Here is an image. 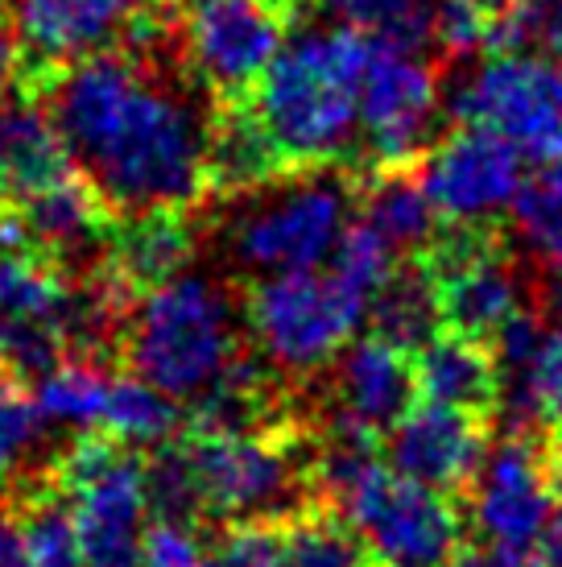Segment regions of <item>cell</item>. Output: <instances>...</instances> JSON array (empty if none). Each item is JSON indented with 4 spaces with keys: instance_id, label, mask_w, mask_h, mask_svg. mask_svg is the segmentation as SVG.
Returning a JSON list of instances; mask_svg holds the SVG:
<instances>
[{
    "instance_id": "cell-30",
    "label": "cell",
    "mask_w": 562,
    "mask_h": 567,
    "mask_svg": "<svg viewBox=\"0 0 562 567\" xmlns=\"http://www.w3.org/2000/svg\"><path fill=\"white\" fill-rule=\"evenodd\" d=\"M517 237L547 269H562V158L542 162L513 204Z\"/></svg>"
},
{
    "instance_id": "cell-38",
    "label": "cell",
    "mask_w": 562,
    "mask_h": 567,
    "mask_svg": "<svg viewBox=\"0 0 562 567\" xmlns=\"http://www.w3.org/2000/svg\"><path fill=\"white\" fill-rule=\"evenodd\" d=\"M538 559H542V567H562V502H559V509H550L547 526H542Z\"/></svg>"
},
{
    "instance_id": "cell-15",
    "label": "cell",
    "mask_w": 562,
    "mask_h": 567,
    "mask_svg": "<svg viewBox=\"0 0 562 567\" xmlns=\"http://www.w3.org/2000/svg\"><path fill=\"white\" fill-rule=\"evenodd\" d=\"M9 25L21 59L42 80L95 54L128 50L149 30L133 0H9Z\"/></svg>"
},
{
    "instance_id": "cell-33",
    "label": "cell",
    "mask_w": 562,
    "mask_h": 567,
    "mask_svg": "<svg viewBox=\"0 0 562 567\" xmlns=\"http://www.w3.org/2000/svg\"><path fill=\"white\" fill-rule=\"evenodd\" d=\"M38 423H42V414L33 406L30 385L0 369V488L21 468L33 435H38Z\"/></svg>"
},
{
    "instance_id": "cell-21",
    "label": "cell",
    "mask_w": 562,
    "mask_h": 567,
    "mask_svg": "<svg viewBox=\"0 0 562 567\" xmlns=\"http://www.w3.org/2000/svg\"><path fill=\"white\" fill-rule=\"evenodd\" d=\"M285 162L278 158L266 128L244 100H228V109L211 116V137H207V183L219 195H249L281 178Z\"/></svg>"
},
{
    "instance_id": "cell-13",
    "label": "cell",
    "mask_w": 562,
    "mask_h": 567,
    "mask_svg": "<svg viewBox=\"0 0 562 567\" xmlns=\"http://www.w3.org/2000/svg\"><path fill=\"white\" fill-rule=\"evenodd\" d=\"M521 150L500 133L480 125H459L422 158V187L447 224H488L513 212L525 166Z\"/></svg>"
},
{
    "instance_id": "cell-6",
    "label": "cell",
    "mask_w": 562,
    "mask_h": 567,
    "mask_svg": "<svg viewBox=\"0 0 562 567\" xmlns=\"http://www.w3.org/2000/svg\"><path fill=\"white\" fill-rule=\"evenodd\" d=\"M66 488L87 567H140L149 535L145 452L108 431H83L50 468Z\"/></svg>"
},
{
    "instance_id": "cell-39",
    "label": "cell",
    "mask_w": 562,
    "mask_h": 567,
    "mask_svg": "<svg viewBox=\"0 0 562 567\" xmlns=\"http://www.w3.org/2000/svg\"><path fill=\"white\" fill-rule=\"evenodd\" d=\"M17 63H21V50H17L13 25H9V21H0V95H4L9 80L17 75Z\"/></svg>"
},
{
    "instance_id": "cell-2",
    "label": "cell",
    "mask_w": 562,
    "mask_h": 567,
    "mask_svg": "<svg viewBox=\"0 0 562 567\" xmlns=\"http://www.w3.org/2000/svg\"><path fill=\"white\" fill-rule=\"evenodd\" d=\"M373 38L340 30L302 33L285 42L244 104L266 128L285 171L340 166L360 145V80Z\"/></svg>"
},
{
    "instance_id": "cell-22",
    "label": "cell",
    "mask_w": 562,
    "mask_h": 567,
    "mask_svg": "<svg viewBox=\"0 0 562 567\" xmlns=\"http://www.w3.org/2000/svg\"><path fill=\"white\" fill-rule=\"evenodd\" d=\"M368 323H373V336L406 348V352H418L422 344H430L443 331V302H438L435 269L426 266L422 252L397 261L389 282L376 290L373 307H368Z\"/></svg>"
},
{
    "instance_id": "cell-9",
    "label": "cell",
    "mask_w": 562,
    "mask_h": 567,
    "mask_svg": "<svg viewBox=\"0 0 562 567\" xmlns=\"http://www.w3.org/2000/svg\"><path fill=\"white\" fill-rule=\"evenodd\" d=\"M455 502L451 493L381 464L344 505V518L364 535L381 567H443L464 551V514Z\"/></svg>"
},
{
    "instance_id": "cell-25",
    "label": "cell",
    "mask_w": 562,
    "mask_h": 567,
    "mask_svg": "<svg viewBox=\"0 0 562 567\" xmlns=\"http://www.w3.org/2000/svg\"><path fill=\"white\" fill-rule=\"evenodd\" d=\"M281 567H381L373 547L356 526L331 505L314 502L311 509L281 522Z\"/></svg>"
},
{
    "instance_id": "cell-40",
    "label": "cell",
    "mask_w": 562,
    "mask_h": 567,
    "mask_svg": "<svg viewBox=\"0 0 562 567\" xmlns=\"http://www.w3.org/2000/svg\"><path fill=\"white\" fill-rule=\"evenodd\" d=\"M547 481L554 502H562V431L547 435Z\"/></svg>"
},
{
    "instance_id": "cell-20",
    "label": "cell",
    "mask_w": 562,
    "mask_h": 567,
    "mask_svg": "<svg viewBox=\"0 0 562 567\" xmlns=\"http://www.w3.org/2000/svg\"><path fill=\"white\" fill-rule=\"evenodd\" d=\"M414 373L422 402H443L485 419H492V410L500 406V364L485 340L443 328L430 344L414 352Z\"/></svg>"
},
{
    "instance_id": "cell-36",
    "label": "cell",
    "mask_w": 562,
    "mask_h": 567,
    "mask_svg": "<svg viewBox=\"0 0 562 567\" xmlns=\"http://www.w3.org/2000/svg\"><path fill=\"white\" fill-rule=\"evenodd\" d=\"M219 567H281V522H236L216 543Z\"/></svg>"
},
{
    "instance_id": "cell-32",
    "label": "cell",
    "mask_w": 562,
    "mask_h": 567,
    "mask_svg": "<svg viewBox=\"0 0 562 567\" xmlns=\"http://www.w3.org/2000/svg\"><path fill=\"white\" fill-rule=\"evenodd\" d=\"M145 497H149L154 522H190L195 526V522L204 518L187 435L157 443V447L145 452Z\"/></svg>"
},
{
    "instance_id": "cell-5",
    "label": "cell",
    "mask_w": 562,
    "mask_h": 567,
    "mask_svg": "<svg viewBox=\"0 0 562 567\" xmlns=\"http://www.w3.org/2000/svg\"><path fill=\"white\" fill-rule=\"evenodd\" d=\"M204 518L290 522L314 505L306 435L290 419L249 435H187Z\"/></svg>"
},
{
    "instance_id": "cell-14",
    "label": "cell",
    "mask_w": 562,
    "mask_h": 567,
    "mask_svg": "<svg viewBox=\"0 0 562 567\" xmlns=\"http://www.w3.org/2000/svg\"><path fill=\"white\" fill-rule=\"evenodd\" d=\"M471 522L497 551H533L550 518L547 435L542 431H504L488 447L485 464L468 488Z\"/></svg>"
},
{
    "instance_id": "cell-7",
    "label": "cell",
    "mask_w": 562,
    "mask_h": 567,
    "mask_svg": "<svg viewBox=\"0 0 562 567\" xmlns=\"http://www.w3.org/2000/svg\"><path fill=\"white\" fill-rule=\"evenodd\" d=\"M244 319L273 369L306 378L335 364V357L352 344V331L364 323V311L335 286L331 274L294 269L252 282Z\"/></svg>"
},
{
    "instance_id": "cell-37",
    "label": "cell",
    "mask_w": 562,
    "mask_h": 567,
    "mask_svg": "<svg viewBox=\"0 0 562 567\" xmlns=\"http://www.w3.org/2000/svg\"><path fill=\"white\" fill-rule=\"evenodd\" d=\"M0 567H30L17 497H4V493H0Z\"/></svg>"
},
{
    "instance_id": "cell-16",
    "label": "cell",
    "mask_w": 562,
    "mask_h": 567,
    "mask_svg": "<svg viewBox=\"0 0 562 567\" xmlns=\"http://www.w3.org/2000/svg\"><path fill=\"white\" fill-rule=\"evenodd\" d=\"M488 423L492 419L485 414L418 398L406 419L381 435V447L393 473L459 497L471 488L488 456Z\"/></svg>"
},
{
    "instance_id": "cell-8",
    "label": "cell",
    "mask_w": 562,
    "mask_h": 567,
    "mask_svg": "<svg viewBox=\"0 0 562 567\" xmlns=\"http://www.w3.org/2000/svg\"><path fill=\"white\" fill-rule=\"evenodd\" d=\"M459 125H480L513 142L525 158H562V63L525 50H492L447 100Z\"/></svg>"
},
{
    "instance_id": "cell-11",
    "label": "cell",
    "mask_w": 562,
    "mask_h": 567,
    "mask_svg": "<svg viewBox=\"0 0 562 567\" xmlns=\"http://www.w3.org/2000/svg\"><path fill=\"white\" fill-rule=\"evenodd\" d=\"M422 257L435 269L443 328L492 344V336L521 311V282L488 224H451Z\"/></svg>"
},
{
    "instance_id": "cell-35",
    "label": "cell",
    "mask_w": 562,
    "mask_h": 567,
    "mask_svg": "<svg viewBox=\"0 0 562 567\" xmlns=\"http://www.w3.org/2000/svg\"><path fill=\"white\" fill-rule=\"evenodd\" d=\"M140 567H219V555L190 522H149Z\"/></svg>"
},
{
    "instance_id": "cell-34",
    "label": "cell",
    "mask_w": 562,
    "mask_h": 567,
    "mask_svg": "<svg viewBox=\"0 0 562 567\" xmlns=\"http://www.w3.org/2000/svg\"><path fill=\"white\" fill-rule=\"evenodd\" d=\"M525 42L562 59V0H517L500 21L497 50H521Z\"/></svg>"
},
{
    "instance_id": "cell-17",
    "label": "cell",
    "mask_w": 562,
    "mask_h": 567,
    "mask_svg": "<svg viewBox=\"0 0 562 567\" xmlns=\"http://www.w3.org/2000/svg\"><path fill=\"white\" fill-rule=\"evenodd\" d=\"M418 402L414 352L381 336H364L335 357V410L376 435L402 423Z\"/></svg>"
},
{
    "instance_id": "cell-29",
    "label": "cell",
    "mask_w": 562,
    "mask_h": 567,
    "mask_svg": "<svg viewBox=\"0 0 562 567\" xmlns=\"http://www.w3.org/2000/svg\"><path fill=\"white\" fill-rule=\"evenodd\" d=\"M340 25L373 38L381 47L426 50L435 47V0H323Z\"/></svg>"
},
{
    "instance_id": "cell-28",
    "label": "cell",
    "mask_w": 562,
    "mask_h": 567,
    "mask_svg": "<svg viewBox=\"0 0 562 567\" xmlns=\"http://www.w3.org/2000/svg\"><path fill=\"white\" fill-rule=\"evenodd\" d=\"M112 378L104 364L92 357H66L59 369H50L33 390V406L42 414V423H66L92 431L104 419Z\"/></svg>"
},
{
    "instance_id": "cell-24",
    "label": "cell",
    "mask_w": 562,
    "mask_h": 567,
    "mask_svg": "<svg viewBox=\"0 0 562 567\" xmlns=\"http://www.w3.org/2000/svg\"><path fill=\"white\" fill-rule=\"evenodd\" d=\"M509 431H562V328L547 331L530 361L500 378Z\"/></svg>"
},
{
    "instance_id": "cell-10",
    "label": "cell",
    "mask_w": 562,
    "mask_h": 567,
    "mask_svg": "<svg viewBox=\"0 0 562 567\" xmlns=\"http://www.w3.org/2000/svg\"><path fill=\"white\" fill-rule=\"evenodd\" d=\"M443 109V83L418 50L373 42L360 80V145L376 171H406L426 158Z\"/></svg>"
},
{
    "instance_id": "cell-44",
    "label": "cell",
    "mask_w": 562,
    "mask_h": 567,
    "mask_svg": "<svg viewBox=\"0 0 562 567\" xmlns=\"http://www.w3.org/2000/svg\"><path fill=\"white\" fill-rule=\"evenodd\" d=\"M137 9H154V4H162V0H133Z\"/></svg>"
},
{
    "instance_id": "cell-18",
    "label": "cell",
    "mask_w": 562,
    "mask_h": 567,
    "mask_svg": "<svg viewBox=\"0 0 562 567\" xmlns=\"http://www.w3.org/2000/svg\"><path fill=\"white\" fill-rule=\"evenodd\" d=\"M66 174H75V162L46 104L0 95V212H13Z\"/></svg>"
},
{
    "instance_id": "cell-1",
    "label": "cell",
    "mask_w": 562,
    "mask_h": 567,
    "mask_svg": "<svg viewBox=\"0 0 562 567\" xmlns=\"http://www.w3.org/2000/svg\"><path fill=\"white\" fill-rule=\"evenodd\" d=\"M46 109L75 171L116 220L187 212L204 199L211 121L162 71L128 50H108L42 80Z\"/></svg>"
},
{
    "instance_id": "cell-27",
    "label": "cell",
    "mask_w": 562,
    "mask_h": 567,
    "mask_svg": "<svg viewBox=\"0 0 562 567\" xmlns=\"http://www.w3.org/2000/svg\"><path fill=\"white\" fill-rule=\"evenodd\" d=\"M100 431H108L116 440L133 443V447H157L166 440H178L183 431V410L170 394H162L157 385L140 381L137 373L112 378L108 402H104V419Z\"/></svg>"
},
{
    "instance_id": "cell-41",
    "label": "cell",
    "mask_w": 562,
    "mask_h": 567,
    "mask_svg": "<svg viewBox=\"0 0 562 567\" xmlns=\"http://www.w3.org/2000/svg\"><path fill=\"white\" fill-rule=\"evenodd\" d=\"M480 567H542V559L530 551H497V547H488V551H480Z\"/></svg>"
},
{
    "instance_id": "cell-12",
    "label": "cell",
    "mask_w": 562,
    "mask_h": 567,
    "mask_svg": "<svg viewBox=\"0 0 562 567\" xmlns=\"http://www.w3.org/2000/svg\"><path fill=\"white\" fill-rule=\"evenodd\" d=\"M285 25L273 0H195L183 33L190 71L223 100H244L285 50Z\"/></svg>"
},
{
    "instance_id": "cell-31",
    "label": "cell",
    "mask_w": 562,
    "mask_h": 567,
    "mask_svg": "<svg viewBox=\"0 0 562 567\" xmlns=\"http://www.w3.org/2000/svg\"><path fill=\"white\" fill-rule=\"evenodd\" d=\"M397 257H402V252L393 249L373 224L352 220L344 228L340 245H335V252L327 257L331 261L327 274L335 278V286L344 290L347 299L364 311V319H368V307H373L376 290L389 282V274L397 269Z\"/></svg>"
},
{
    "instance_id": "cell-26",
    "label": "cell",
    "mask_w": 562,
    "mask_h": 567,
    "mask_svg": "<svg viewBox=\"0 0 562 567\" xmlns=\"http://www.w3.org/2000/svg\"><path fill=\"white\" fill-rule=\"evenodd\" d=\"M17 514H21V530H25L30 567H87L66 488L54 481V473L38 476L33 485L21 488Z\"/></svg>"
},
{
    "instance_id": "cell-4",
    "label": "cell",
    "mask_w": 562,
    "mask_h": 567,
    "mask_svg": "<svg viewBox=\"0 0 562 567\" xmlns=\"http://www.w3.org/2000/svg\"><path fill=\"white\" fill-rule=\"evenodd\" d=\"M356 187L335 166L294 171L249 190V204L232 212L223 228L236 266L249 274H294L323 266L352 224Z\"/></svg>"
},
{
    "instance_id": "cell-19",
    "label": "cell",
    "mask_w": 562,
    "mask_h": 567,
    "mask_svg": "<svg viewBox=\"0 0 562 567\" xmlns=\"http://www.w3.org/2000/svg\"><path fill=\"white\" fill-rule=\"evenodd\" d=\"M190 257H195V233L187 212H145L116 220L104 274L116 286H125L128 295H140L187 274Z\"/></svg>"
},
{
    "instance_id": "cell-3",
    "label": "cell",
    "mask_w": 562,
    "mask_h": 567,
    "mask_svg": "<svg viewBox=\"0 0 562 567\" xmlns=\"http://www.w3.org/2000/svg\"><path fill=\"white\" fill-rule=\"evenodd\" d=\"M228 290L207 274H178L133 295L121 323V361L174 402H195L240 361Z\"/></svg>"
},
{
    "instance_id": "cell-23",
    "label": "cell",
    "mask_w": 562,
    "mask_h": 567,
    "mask_svg": "<svg viewBox=\"0 0 562 567\" xmlns=\"http://www.w3.org/2000/svg\"><path fill=\"white\" fill-rule=\"evenodd\" d=\"M364 224H373L381 237L389 240L397 252H426L438 237V216L422 178L409 171H381L376 183L364 190Z\"/></svg>"
},
{
    "instance_id": "cell-42",
    "label": "cell",
    "mask_w": 562,
    "mask_h": 567,
    "mask_svg": "<svg viewBox=\"0 0 562 567\" xmlns=\"http://www.w3.org/2000/svg\"><path fill=\"white\" fill-rule=\"evenodd\" d=\"M547 311L562 323V269H554V278L547 286Z\"/></svg>"
},
{
    "instance_id": "cell-43",
    "label": "cell",
    "mask_w": 562,
    "mask_h": 567,
    "mask_svg": "<svg viewBox=\"0 0 562 567\" xmlns=\"http://www.w3.org/2000/svg\"><path fill=\"white\" fill-rule=\"evenodd\" d=\"M273 4H278L281 13H290V17H294V9H302V4H306V0H273Z\"/></svg>"
}]
</instances>
